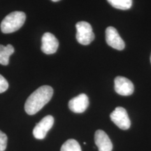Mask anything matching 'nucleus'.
Wrapping results in <instances>:
<instances>
[{
	"mask_svg": "<svg viewBox=\"0 0 151 151\" xmlns=\"http://www.w3.org/2000/svg\"><path fill=\"white\" fill-rule=\"evenodd\" d=\"M53 89L50 86H43L36 90L26 100L24 110L28 115L32 116L39 112L51 99Z\"/></svg>",
	"mask_w": 151,
	"mask_h": 151,
	"instance_id": "f257e3e1",
	"label": "nucleus"
},
{
	"mask_svg": "<svg viewBox=\"0 0 151 151\" xmlns=\"http://www.w3.org/2000/svg\"><path fill=\"white\" fill-rule=\"evenodd\" d=\"M26 20V15L22 11H14L4 18L1 23L3 33L9 34L16 32L22 27Z\"/></svg>",
	"mask_w": 151,
	"mask_h": 151,
	"instance_id": "f03ea898",
	"label": "nucleus"
},
{
	"mask_svg": "<svg viewBox=\"0 0 151 151\" xmlns=\"http://www.w3.org/2000/svg\"><path fill=\"white\" fill-rule=\"evenodd\" d=\"M76 39L82 45L90 44L94 39V34L92 26L86 21H81L76 24Z\"/></svg>",
	"mask_w": 151,
	"mask_h": 151,
	"instance_id": "7ed1b4c3",
	"label": "nucleus"
},
{
	"mask_svg": "<svg viewBox=\"0 0 151 151\" xmlns=\"http://www.w3.org/2000/svg\"><path fill=\"white\" fill-rule=\"evenodd\" d=\"M111 120L116 124L120 129L127 130L130 127V122L129 116L127 111L122 107H117L110 115Z\"/></svg>",
	"mask_w": 151,
	"mask_h": 151,
	"instance_id": "20e7f679",
	"label": "nucleus"
},
{
	"mask_svg": "<svg viewBox=\"0 0 151 151\" xmlns=\"http://www.w3.org/2000/svg\"><path fill=\"white\" fill-rule=\"evenodd\" d=\"M54 124V118L52 116H46L38 122L33 129V135L37 139H43L51 129Z\"/></svg>",
	"mask_w": 151,
	"mask_h": 151,
	"instance_id": "39448f33",
	"label": "nucleus"
},
{
	"mask_svg": "<svg viewBox=\"0 0 151 151\" xmlns=\"http://www.w3.org/2000/svg\"><path fill=\"white\" fill-rule=\"evenodd\" d=\"M114 88L120 95L129 96L134 90V86L129 79L123 76H117L114 80Z\"/></svg>",
	"mask_w": 151,
	"mask_h": 151,
	"instance_id": "423d86ee",
	"label": "nucleus"
},
{
	"mask_svg": "<svg viewBox=\"0 0 151 151\" xmlns=\"http://www.w3.org/2000/svg\"><path fill=\"white\" fill-rule=\"evenodd\" d=\"M106 41L109 46L118 50H123L125 46L124 41L113 27H109L106 29Z\"/></svg>",
	"mask_w": 151,
	"mask_h": 151,
	"instance_id": "0eeeda50",
	"label": "nucleus"
},
{
	"mask_svg": "<svg viewBox=\"0 0 151 151\" xmlns=\"http://www.w3.org/2000/svg\"><path fill=\"white\" fill-rule=\"evenodd\" d=\"M59 41L57 38L50 32H46L43 35L41 39V50L46 55L53 54L58 50Z\"/></svg>",
	"mask_w": 151,
	"mask_h": 151,
	"instance_id": "6e6552de",
	"label": "nucleus"
},
{
	"mask_svg": "<svg viewBox=\"0 0 151 151\" xmlns=\"http://www.w3.org/2000/svg\"><path fill=\"white\" fill-rule=\"evenodd\" d=\"M89 99L86 94H81L69 101V108L73 113H81L88 109Z\"/></svg>",
	"mask_w": 151,
	"mask_h": 151,
	"instance_id": "1a4fd4ad",
	"label": "nucleus"
},
{
	"mask_svg": "<svg viewBox=\"0 0 151 151\" xmlns=\"http://www.w3.org/2000/svg\"><path fill=\"white\" fill-rule=\"evenodd\" d=\"M94 142L99 151H112L113 144L110 138L103 130L98 129L94 134Z\"/></svg>",
	"mask_w": 151,
	"mask_h": 151,
	"instance_id": "9d476101",
	"label": "nucleus"
},
{
	"mask_svg": "<svg viewBox=\"0 0 151 151\" xmlns=\"http://www.w3.org/2000/svg\"><path fill=\"white\" fill-rule=\"evenodd\" d=\"M14 52V48L12 45L8 44L6 46L0 45V64L1 65H8L9 58Z\"/></svg>",
	"mask_w": 151,
	"mask_h": 151,
	"instance_id": "9b49d317",
	"label": "nucleus"
},
{
	"mask_svg": "<svg viewBox=\"0 0 151 151\" xmlns=\"http://www.w3.org/2000/svg\"><path fill=\"white\" fill-rule=\"evenodd\" d=\"M114 8L120 10H127L132 6V0H107Z\"/></svg>",
	"mask_w": 151,
	"mask_h": 151,
	"instance_id": "f8f14e48",
	"label": "nucleus"
},
{
	"mask_svg": "<svg viewBox=\"0 0 151 151\" xmlns=\"http://www.w3.org/2000/svg\"><path fill=\"white\" fill-rule=\"evenodd\" d=\"M60 151H82V150L78 141L71 139L63 143Z\"/></svg>",
	"mask_w": 151,
	"mask_h": 151,
	"instance_id": "ddd939ff",
	"label": "nucleus"
},
{
	"mask_svg": "<svg viewBox=\"0 0 151 151\" xmlns=\"http://www.w3.org/2000/svg\"><path fill=\"white\" fill-rule=\"evenodd\" d=\"M7 136L0 130V151H4L7 146Z\"/></svg>",
	"mask_w": 151,
	"mask_h": 151,
	"instance_id": "4468645a",
	"label": "nucleus"
},
{
	"mask_svg": "<svg viewBox=\"0 0 151 151\" xmlns=\"http://www.w3.org/2000/svg\"><path fill=\"white\" fill-rule=\"evenodd\" d=\"M9 88V83L7 82L6 79L0 74V93H3L6 91Z\"/></svg>",
	"mask_w": 151,
	"mask_h": 151,
	"instance_id": "2eb2a0df",
	"label": "nucleus"
},
{
	"mask_svg": "<svg viewBox=\"0 0 151 151\" xmlns=\"http://www.w3.org/2000/svg\"><path fill=\"white\" fill-rule=\"evenodd\" d=\"M51 1H54V2H57V1H60V0H51Z\"/></svg>",
	"mask_w": 151,
	"mask_h": 151,
	"instance_id": "dca6fc26",
	"label": "nucleus"
},
{
	"mask_svg": "<svg viewBox=\"0 0 151 151\" xmlns=\"http://www.w3.org/2000/svg\"><path fill=\"white\" fill-rule=\"evenodd\" d=\"M150 62H151V55H150Z\"/></svg>",
	"mask_w": 151,
	"mask_h": 151,
	"instance_id": "f3484780",
	"label": "nucleus"
}]
</instances>
